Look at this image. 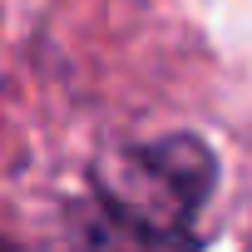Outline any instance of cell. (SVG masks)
Wrapping results in <instances>:
<instances>
[{"instance_id": "cell-1", "label": "cell", "mask_w": 252, "mask_h": 252, "mask_svg": "<svg viewBox=\"0 0 252 252\" xmlns=\"http://www.w3.org/2000/svg\"><path fill=\"white\" fill-rule=\"evenodd\" d=\"M213 178V149L193 134L124 144L99 158L69 242L74 252H193Z\"/></svg>"}, {"instance_id": "cell-2", "label": "cell", "mask_w": 252, "mask_h": 252, "mask_svg": "<svg viewBox=\"0 0 252 252\" xmlns=\"http://www.w3.org/2000/svg\"><path fill=\"white\" fill-rule=\"evenodd\" d=\"M0 252H15V247H10V242H0Z\"/></svg>"}]
</instances>
